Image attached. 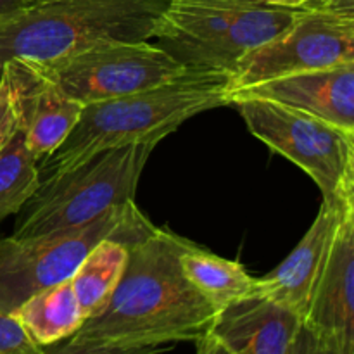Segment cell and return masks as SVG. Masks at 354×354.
<instances>
[{"label": "cell", "mask_w": 354, "mask_h": 354, "mask_svg": "<svg viewBox=\"0 0 354 354\" xmlns=\"http://www.w3.org/2000/svg\"><path fill=\"white\" fill-rule=\"evenodd\" d=\"M194 242L168 228L128 245V263L109 301L86 318L73 339L120 346L199 341L218 311L190 286L180 256Z\"/></svg>", "instance_id": "cell-1"}, {"label": "cell", "mask_w": 354, "mask_h": 354, "mask_svg": "<svg viewBox=\"0 0 354 354\" xmlns=\"http://www.w3.org/2000/svg\"><path fill=\"white\" fill-rule=\"evenodd\" d=\"M228 78L216 71H187L162 85L83 106L64 142L40 161V178L76 168L93 156L130 144H159L180 124L228 106Z\"/></svg>", "instance_id": "cell-2"}, {"label": "cell", "mask_w": 354, "mask_h": 354, "mask_svg": "<svg viewBox=\"0 0 354 354\" xmlns=\"http://www.w3.org/2000/svg\"><path fill=\"white\" fill-rule=\"evenodd\" d=\"M166 0H50L0 19V68L45 62L106 41L152 38Z\"/></svg>", "instance_id": "cell-3"}, {"label": "cell", "mask_w": 354, "mask_h": 354, "mask_svg": "<svg viewBox=\"0 0 354 354\" xmlns=\"http://www.w3.org/2000/svg\"><path fill=\"white\" fill-rule=\"evenodd\" d=\"M299 12L251 0H166L152 38L190 71L230 76L248 52L287 30Z\"/></svg>", "instance_id": "cell-4"}, {"label": "cell", "mask_w": 354, "mask_h": 354, "mask_svg": "<svg viewBox=\"0 0 354 354\" xmlns=\"http://www.w3.org/2000/svg\"><path fill=\"white\" fill-rule=\"evenodd\" d=\"M154 230L131 201L82 227L30 239L0 237V310L10 315L33 294L71 279L99 242L116 239L131 245Z\"/></svg>", "instance_id": "cell-5"}, {"label": "cell", "mask_w": 354, "mask_h": 354, "mask_svg": "<svg viewBox=\"0 0 354 354\" xmlns=\"http://www.w3.org/2000/svg\"><path fill=\"white\" fill-rule=\"evenodd\" d=\"M158 144H130L93 156L69 171L41 180L24 204L12 237L30 239L82 227L111 207L135 201L140 175Z\"/></svg>", "instance_id": "cell-6"}, {"label": "cell", "mask_w": 354, "mask_h": 354, "mask_svg": "<svg viewBox=\"0 0 354 354\" xmlns=\"http://www.w3.org/2000/svg\"><path fill=\"white\" fill-rule=\"evenodd\" d=\"M248 130L303 169L324 201L354 206V133L317 116L265 99H235Z\"/></svg>", "instance_id": "cell-7"}, {"label": "cell", "mask_w": 354, "mask_h": 354, "mask_svg": "<svg viewBox=\"0 0 354 354\" xmlns=\"http://www.w3.org/2000/svg\"><path fill=\"white\" fill-rule=\"evenodd\" d=\"M35 66L82 106L142 92L189 71L149 40L106 41Z\"/></svg>", "instance_id": "cell-8"}, {"label": "cell", "mask_w": 354, "mask_h": 354, "mask_svg": "<svg viewBox=\"0 0 354 354\" xmlns=\"http://www.w3.org/2000/svg\"><path fill=\"white\" fill-rule=\"evenodd\" d=\"M348 64H354V16L301 9L287 30L237 62L228 78V95L270 80Z\"/></svg>", "instance_id": "cell-9"}, {"label": "cell", "mask_w": 354, "mask_h": 354, "mask_svg": "<svg viewBox=\"0 0 354 354\" xmlns=\"http://www.w3.org/2000/svg\"><path fill=\"white\" fill-rule=\"evenodd\" d=\"M348 213H354V206L322 201L313 225L292 252L277 268L261 279H256L254 296L280 304L303 322L315 287L330 256L339 225Z\"/></svg>", "instance_id": "cell-10"}, {"label": "cell", "mask_w": 354, "mask_h": 354, "mask_svg": "<svg viewBox=\"0 0 354 354\" xmlns=\"http://www.w3.org/2000/svg\"><path fill=\"white\" fill-rule=\"evenodd\" d=\"M2 75L12 88L28 149L38 162L44 161L71 133L83 106L66 95L31 61L10 59L2 64Z\"/></svg>", "instance_id": "cell-11"}, {"label": "cell", "mask_w": 354, "mask_h": 354, "mask_svg": "<svg viewBox=\"0 0 354 354\" xmlns=\"http://www.w3.org/2000/svg\"><path fill=\"white\" fill-rule=\"evenodd\" d=\"M303 325L337 354H354V213L339 225Z\"/></svg>", "instance_id": "cell-12"}, {"label": "cell", "mask_w": 354, "mask_h": 354, "mask_svg": "<svg viewBox=\"0 0 354 354\" xmlns=\"http://www.w3.org/2000/svg\"><path fill=\"white\" fill-rule=\"evenodd\" d=\"M235 99L272 100L354 133V64L258 83L230 93L228 106Z\"/></svg>", "instance_id": "cell-13"}, {"label": "cell", "mask_w": 354, "mask_h": 354, "mask_svg": "<svg viewBox=\"0 0 354 354\" xmlns=\"http://www.w3.org/2000/svg\"><path fill=\"white\" fill-rule=\"evenodd\" d=\"M301 324L292 311L251 296L221 310L209 334L232 354H287Z\"/></svg>", "instance_id": "cell-14"}, {"label": "cell", "mask_w": 354, "mask_h": 354, "mask_svg": "<svg viewBox=\"0 0 354 354\" xmlns=\"http://www.w3.org/2000/svg\"><path fill=\"white\" fill-rule=\"evenodd\" d=\"M180 268L190 286L220 313L230 304L254 296L256 279L245 266L192 244L180 256Z\"/></svg>", "instance_id": "cell-15"}, {"label": "cell", "mask_w": 354, "mask_h": 354, "mask_svg": "<svg viewBox=\"0 0 354 354\" xmlns=\"http://www.w3.org/2000/svg\"><path fill=\"white\" fill-rule=\"evenodd\" d=\"M10 315L41 348L69 339L85 322L69 280L33 294Z\"/></svg>", "instance_id": "cell-16"}, {"label": "cell", "mask_w": 354, "mask_h": 354, "mask_svg": "<svg viewBox=\"0 0 354 354\" xmlns=\"http://www.w3.org/2000/svg\"><path fill=\"white\" fill-rule=\"evenodd\" d=\"M128 263V245L116 239L99 242L69 279L85 320L109 301Z\"/></svg>", "instance_id": "cell-17"}, {"label": "cell", "mask_w": 354, "mask_h": 354, "mask_svg": "<svg viewBox=\"0 0 354 354\" xmlns=\"http://www.w3.org/2000/svg\"><path fill=\"white\" fill-rule=\"evenodd\" d=\"M38 159L26 144V133L19 124L9 144L0 152V223L19 213L40 187Z\"/></svg>", "instance_id": "cell-18"}, {"label": "cell", "mask_w": 354, "mask_h": 354, "mask_svg": "<svg viewBox=\"0 0 354 354\" xmlns=\"http://www.w3.org/2000/svg\"><path fill=\"white\" fill-rule=\"evenodd\" d=\"M168 351L162 346H120L109 342L80 341V339H64L55 344L45 346V354H161Z\"/></svg>", "instance_id": "cell-19"}, {"label": "cell", "mask_w": 354, "mask_h": 354, "mask_svg": "<svg viewBox=\"0 0 354 354\" xmlns=\"http://www.w3.org/2000/svg\"><path fill=\"white\" fill-rule=\"evenodd\" d=\"M0 354H45L19 322L0 310Z\"/></svg>", "instance_id": "cell-20"}, {"label": "cell", "mask_w": 354, "mask_h": 354, "mask_svg": "<svg viewBox=\"0 0 354 354\" xmlns=\"http://www.w3.org/2000/svg\"><path fill=\"white\" fill-rule=\"evenodd\" d=\"M19 124L21 118L12 88H10L6 76L2 75L0 76V152L9 144Z\"/></svg>", "instance_id": "cell-21"}, {"label": "cell", "mask_w": 354, "mask_h": 354, "mask_svg": "<svg viewBox=\"0 0 354 354\" xmlns=\"http://www.w3.org/2000/svg\"><path fill=\"white\" fill-rule=\"evenodd\" d=\"M287 354H337L324 339L315 335L310 328L301 324L299 330L296 332Z\"/></svg>", "instance_id": "cell-22"}, {"label": "cell", "mask_w": 354, "mask_h": 354, "mask_svg": "<svg viewBox=\"0 0 354 354\" xmlns=\"http://www.w3.org/2000/svg\"><path fill=\"white\" fill-rule=\"evenodd\" d=\"M45 2H50V0H0V19L21 12V10L41 6Z\"/></svg>", "instance_id": "cell-23"}, {"label": "cell", "mask_w": 354, "mask_h": 354, "mask_svg": "<svg viewBox=\"0 0 354 354\" xmlns=\"http://www.w3.org/2000/svg\"><path fill=\"white\" fill-rule=\"evenodd\" d=\"M251 2L263 3V6L289 7V9H315L322 0H251Z\"/></svg>", "instance_id": "cell-24"}, {"label": "cell", "mask_w": 354, "mask_h": 354, "mask_svg": "<svg viewBox=\"0 0 354 354\" xmlns=\"http://www.w3.org/2000/svg\"><path fill=\"white\" fill-rule=\"evenodd\" d=\"M197 353L196 354H232L225 346H221L216 339L211 334H207L206 337L196 341Z\"/></svg>", "instance_id": "cell-25"}, {"label": "cell", "mask_w": 354, "mask_h": 354, "mask_svg": "<svg viewBox=\"0 0 354 354\" xmlns=\"http://www.w3.org/2000/svg\"><path fill=\"white\" fill-rule=\"evenodd\" d=\"M328 2H330V0H322V2L320 3H318V6L317 7H315V9H324V7L325 6H327V3Z\"/></svg>", "instance_id": "cell-26"}]
</instances>
